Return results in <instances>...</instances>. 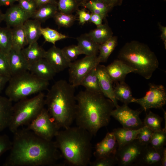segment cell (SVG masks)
Wrapping results in <instances>:
<instances>
[{"label": "cell", "mask_w": 166, "mask_h": 166, "mask_svg": "<svg viewBox=\"0 0 166 166\" xmlns=\"http://www.w3.org/2000/svg\"><path fill=\"white\" fill-rule=\"evenodd\" d=\"M10 153L3 166H52L62 157L54 141L39 136L26 128L14 133Z\"/></svg>", "instance_id": "6da1fadb"}, {"label": "cell", "mask_w": 166, "mask_h": 166, "mask_svg": "<svg viewBox=\"0 0 166 166\" xmlns=\"http://www.w3.org/2000/svg\"><path fill=\"white\" fill-rule=\"evenodd\" d=\"M77 109L74 120L77 126L95 136L101 128L109 123L111 113L115 107L113 102L101 92L85 89L76 95Z\"/></svg>", "instance_id": "7a4b0ae2"}, {"label": "cell", "mask_w": 166, "mask_h": 166, "mask_svg": "<svg viewBox=\"0 0 166 166\" xmlns=\"http://www.w3.org/2000/svg\"><path fill=\"white\" fill-rule=\"evenodd\" d=\"M92 136L83 128L70 126L59 130L54 141L66 164L72 166H86L91 162Z\"/></svg>", "instance_id": "3957f363"}, {"label": "cell", "mask_w": 166, "mask_h": 166, "mask_svg": "<svg viewBox=\"0 0 166 166\" xmlns=\"http://www.w3.org/2000/svg\"><path fill=\"white\" fill-rule=\"evenodd\" d=\"M75 88L60 80L54 83L45 96L47 109L59 129L71 126L75 120L77 105Z\"/></svg>", "instance_id": "277c9868"}, {"label": "cell", "mask_w": 166, "mask_h": 166, "mask_svg": "<svg viewBox=\"0 0 166 166\" xmlns=\"http://www.w3.org/2000/svg\"><path fill=\"white\" fill-rule=\"evenodd\" d=\"M118 58L135 69V73L146 79L151 78L159 66L154 53L147 45L136 41L126 43L120 50Z\"/></svg>", "instance_id": "5b68a950"}, {"label": "cell", "mask_w": 166, "mask_h": 166, "mask_svg": "<svg viewBox=\"0 0 166 166\" xmlns=\"http://www.w3.org/2000/svg\"><path fill=\"white\" fill-rule=\"evenodd\" d=\"M5 93L12 102H17L28 96L46 90L49 81L38 77L29 71L12 76Z\"/></svg>", "instance_id": "8992f818"}, {"label": "cell", "mask_w": 166, "mask_h": 166, "mask_svg": "<svg viewBox=\"0 0 166 166\" xmlns=\"http://www.w3.org/2000/svg\"><path fill=\"white\" fill-rule=\"evenodd\" d=\"M45 95L42 92L30 98H25L13 105L12 114L8 128L14 133L24 125H28L44 108Z\"/></svg>", "instance_id": "52a82bcc"}, {"label": "cell", "mask_w": 166, "mask_h": 166, "mask_svg": "<svg viewBox=\"0 0 166 166\" xmlns=\"http://www.w3.org/2000/svg\"><path fill=\"white\" fill-rule=\"evenodd\" d=\"M26 128L41 138L48 140H52L60 129L45 108L27 125Z\"/></svg>", "instance_id": "ba28073f"}, {"label": "cell", "mask_w": 166, "mask_h": 166, "mask_svg": "<svg viewBox=\"0 0 166 166\" xmlns=\"http://www.w3.org/2000/svg\"><path fill=\"white\" fill-rule=\"evenodd\" d=\"M100 63L97 56H85L71 62L68 67L69 83L75 87L80 85L86 75Z\"/></svg>", "instance_id": "9c48e42d"}, {"label": "cell", "mask_w": 166, "mask_h": 166, "mask_svg": "<svg viewBox=\"0 0 166 166\" xmlns=\"http://www.w3.org/2000/svg\"><path fill=\"white\" fill-rule=\"evenodd\" d=\"M145 96L140 98L134 97L132 102L139 104L145 111L150 109H160L166 103V93L164 86L149 83Z\"/></svg>", "instance_id": "30bf717a"}, {"label": "cell", "mask_w": 166, "mask_h": 166, "mask_svg": "<svg viewBox=\"0 0 166 166\" xmlns=\"http://www.w3.org/2000/svg\"><path fill=\"white\" fill-rule=\"evenodd\" d=\"M142 109L133 110L127 105H118L111 113V116L117 120L123 127L131 129H137L143 127V122L139 117Z\"/></svg>", "instance_id": "8fae6325"}, {"label": "cell", "mask_w": 166, "mask_h": 166, "mask_svg": "<svg viewBox=\"0 0 166 166\" xmlns=\"http://www.w3.org/2000/svg\"><path fill=\"white\" fill-rule=\"evenodd\" d=\"M136 139L123 147L117 148L115 155L120 166H137L145 147Z\"/></svg>", "instance_id": "7c38bea8"}, {"label": "cell", "mask_w": 166, "mask_h": 166, "mask_svg": "<svg viewBox=\"0 0 166 166\" xmlns=\"http://www.w3.org/2000/svg\"><path fill=\"white\" fill-rule=\"evenodd\" d=\"M117 148V143L113 132H109L95 145L93 155L96 159L114 157Z\"/></svg>", "instance_id": "4fadbf2b"}, {"label": "cell", "mask_w": 166, "mask_h": 166, "mask_svg": "<svg viewBox=\"0 0 166 166\" xmlns=\"http://www.w3.org/2000/svg\"><path fill=\"white\" fill-rule=\"evenodd\" d=\"M96 71L101 93L113 102L115 107H117L118 105L114 94L113 82L106 71L105 66L98 64Z\"/></svg>", "instance_id": "5bb4252c"}, {"label": "cell", "mask_w": 166, "mask_h": 166, "mask_svg": "<svg viewBox=\"0 0 166 166\" xmlns=\"http://www.w3.org/2000/svg\"><path fill=\"white\" fill-rule=\"evenodd\" d=\"M105 68L113 82L116 83L124 81L128 74L136 71L135 69L119 59L114 60Z\"/></svg>", "instance_id": "9a60e30c"}, {"label": "cell", "mask_w": 166, "mask_h": 166, "mask_svg": "<svg viewBox=\"0 0 166 166\" xmlns=\"http://www.w3.org/2000/svg\"><path fill=\"white\" fill-rule=\"evenodd\" d=\"M56 73L68 68L70 63L64 56L61 49L54 45L46 51L44 58Z\"/></svg>", "instance_id": "2e32d148"}, {"label": "cell", "mask_w": 166, "mask_h": 166, "mask_svg": "<svg viewBox=\"0 0 166 166\" xmlns=\"http://www.w3.org/2000/svg\"><path fill=\"white\" fill-rule=\"evenodd\" d=\"M31 18L30 14L26 12L18 4L12 5L4 14V20L7 26L14 27L23 25L27 20Z\"/></svg>", "instance_id": "e0dca14e"}, {"label": "cell", "mask_w": 166, "mask_h": 166, "mask_svg": "<svg viewBox=\"0 0 166 166\" xmlns=\"http://www.w3.org/2000/svg\"><path fill=\"white\" fill-rule=\"evenodd\" d=\"M7 56L11 77L29 71L30 65L21 50L12 49Z\"/></svg>", "instance_id": "ac0fdd59"}, {"label": "cell", "mask_w": 166, "mask_h": 166, "mask_svg": "<svg viewBox=\"0 0 166 166\" xmlns=\"http://www.w3.org/2000/svg\"><path fill=\"white\" fill-rule=\"evenodd\" d=\"M164 147L162 149H156L149 145H147L142 153L137 166H161Z\"/></svg>", "instance_id": "d6986e66"}, {"label": "cell", "mask_w": 166, "mask_h": 166, "mask_svg": "<svg viewBox=\"0 0 166 166\" xmlns=\"http://www.w3.org/2000/svg\"><path fill=\"white\" fill-rule=\"evenodd\" d=\"M29 71L38 78L47 81L53 79L56 73L45 58L31 64Z\"/></svg>", "instance_id": "ffe728a7"}, {"label": "cell", "mask_w": 166, "mask_h": 166, "mask_svg": "<svg viewBox=\"0 0 166 166\" xmlns=\"http://www.w3.org/2000/svg\"><path fill=\"white\" fill-rule=\"evenodd\" d=\"M142 128L135 130L123 127L114 129L112 132L117 140V148L123 147L135 139L137 135L141 131Z\"/></svg>", "instance_id": "44dd1931"}, {"label": "cell", "mask_w": 166, "mask_h": 166, "mask_svg": "<svg viewBox=\"0 0 166 166\" xmlns=\"http://www.w3.org/2000/svg\"><path fill=\"white\" fill-rule=\"evenodd\" d=\"M12 102L7 97L0 95V132L10 123L12 114Z\"/></svg>", "instance_id": "7402d4cb"}, {"label": "cell", "mask_w": 166, "mask_h": 166, "mask_svg": "<svg viewBox=\"0 0 166 166\" xmlns=\"http://www.w3.org/2000/svg\"><path fill=\"white\" fill-rule=\"evenodd\" d=\"M78 46L83 54L87 56H97L100 44L95 42L88 33L82 34L76 38Z\"/></svg>", "instance_id": "603a6c76"}, {"label": "cell", "mask_w": 166, "mask_h": 166, "mask_svg": "<svg viewBox=\"0 0 166 166\" xmlns=\"http://www.w3.org/2000/svg\"><path fill=\"white\" fill-rule=\"evenodd\" d=\"M41 23L36 19H29L23 24L28 45L37 42L42 35Z\"/></svg>", "instance_id": "cb8c5ba5"}, {"label": "cell", "mask_w": 166, "mask_h": 166, "mask_svg": "<svg viewBox=\"0 0 166 166\" xmlns=\"http://www.w3.org/2000/svg\"><path fill=\"white\" fill-rule=\"evenodd\" d=\"M21 52L30 65L44 58L46 51L40 46L37 42L28 45L27 47L23 48Z\"/></svg>", "instance_id": "d4e9b609"}, {"label": "cell", "mask_w": 166, "mask_h": 166, "mask_svg": "<svg viewBox=\"0 0 166 166\" xmlns=\"http://www.w3.org/2000/svg\"><path fill=\"white\" fill-rule=\"evenodd\" d=\"M58 11L57 4H46L39 7L31 18L41 22H44L50 18H53Z\"/></svg>", "instance_id": "484cf974"}, {"label": "cell", "mask_w": 166, "mask_h": 166, "mask_svg": "<svg viewBox=\"0 0 166 166\" xmlns=\"http://www.w3.org/2000/svg\"><path fill=\"white\" fill-rule=\"evenodd\" d=\"M96 42L101 44L113 36L112 31L107 24H102L88 33Z\"/></svg>", "instance_id": "4316f807"}, {"label": "cell", "mask_w": 166, "mask_h": 166, "mask_svg": "<svg viewBox=\"0 0 166 166\" xmlns=\"http://www.w3.org/2000/svg\"><path fill=\"white\" fill-rule=\"evenodd\" d=\"M12 34V49L21 51L28 45L23 25L13 27Z\"/></svg>", "instance_id": "83f0119b"}, {"label": "cell", "mask_w": 166, "mask_h": 166, "mask_svg": "<svg viewBox=\"0 0 166 166\" xmlns=\"http://www.w3.org/2000/svg\"><path fill=\"white\" fill-rule=\"evenodd\" d=\"M114 92L117 100L127 105L132 102L134 97L132 96L131 90L124 81L116 83L114 88Z\"/></svg>", "instance_id": "f1b7e54d"}, {"label": "cell", "mask_w": 166, "mask_h": 166, "mask_svg": "<svg viewBox=\"0 0 166 166\" xmlns=\"http://www.w3.org/2000/svg\"><path fill=\"white\" fill-rule=\"evenodd\" d=\"M117 43V38L113 36L108 40L100 44L97 57L100 63L107 61L109 57L113 51Z\"/></svg>", "instance_id": "f546056e"}, {"label": "cell", "mask_w": 166, "mask_h": 166, "mask_svg": "<svg viewBox=\"0 0 166 166\" xmlns=\"http://www.w3.org/2000/svg\"><path fill=\"white\" fill-rule=\"evenodd\" d=\"M97 67L92 69L86 75L80 85L83 86L85 89L89 91L101 92L97 74Z\"/></svg>", "instance_id": "4dcf8cb0"}, {"label": "cell", "mask_w": 166, "mask_h": 166, "mask_svg": "<svg viewBox=\"0 0 166 166\" xmlns=\"http://www.w3.org/2000/svg\"><path fill=\"white\" fill-rule=\"evenodd\" d=\"M12 48V28L0 27V51L8 54Z\"/></svg>", "instance_id": "1f68e13d"}, {"label": "cell", "mask_w": 166, "mask_h": 166, "mask_svg": "<svg viewBox=\"0 0 166 166\" xmlns=\"http://www.w3.org/2000/svg\"><path fill=\"white\" fill-rule=\"evenodd\" d=\"M81 6L88 9L91 13L100 14L105 17L111 9L104 3L96 0H89Z\"/></svg>", "instance_id": "d6a6232c"}, {"label": "cell", "mask_w": 166, "mask_h": 166, "mask_svg": "<svg viewBox=\"0 0 166 166\" xmlns=\"http://www.w3.org/2000/svg\"><path fill=\"white\" fill-rule=\"evenodd\" d=\"M163 118L158 115L150 111L147 114L144 120L143 123L153 132L161 130V124Z\"/></svg>", "instance_id": "836d02e7"}, {"label": "cell", "mask_w": 166, "mask_h": 166, "mask_svg": "<svg viewBox=\"0 0 166 166\" xmlns=\"http://www.w3.org/2000/svg\"><path fill=\"white\" fill-rule=\"evenodd\" d=\"M53 18L59 26L65 28L71 26L77 20L76 17L72 14L65 13L58 11Z\"/></svg>", "instance_id": "e575fe53"}, {"label": "cell", "mask_w": 166, "mask_h": 166, "mask_svg": "<svg viewBox=\"0 0 166 166\" xmlns=\"http://www.w3.org/2000/svg\"><path fill=\"white\" fill-rule=\"evenodd\" d=\"M41 35L44 38L45 41L51 43L54 45L57 42L69 37L49 27L42 28Z\"/></svg>", "instance_id": "d590c367"}, {"label": "cell", "mask_w": 166, "mask_h": 166, "mask_svg": "<svg viewBox=\"0 0 166 166\" xmlns=\"http://www.w3.org/2000/svg\"><path fill=\"white\" fill-rule=\"evenodd\" d=\"M166 132L161 130L153 132L149 145L156 149L162 148L166 145Z\"/></svg>", "instance_id": "8d00e7d4"}, {"label": "cell", "mask_w": 166, "mask_h": 166, "mask_svg": "<svg viewBox=\"0 0 166 166\" xmlns=\"http://www.w3.org/2000/svg\"><path fill=\"white\" fill-rule=\"evenodd\" d=\"M57 6L58 11L72 14L79 9V5L75 0H59Z\"/></svg>", "instance_id": "74e56055"}, {"label": "cell", "mask_w": 166, "mask_h": 166, "mask_svg": "<svg viewBox=\"0 0 166 166\" xmlns=\"http://www.w3.org/2000/svg\"><path fill=\"white\" fill-rule=\"evenodd\" d=\"M61 50L65 58L70 62L75 60L79 55L83 54L77 45H73L65 46Z\"/></svg>", "instance_id": "f35d334b"}, {"label": "cell", "mask_w": 166, "mask_h": 166, "mask_svg": "<svg viewBox=\"0 0 166 166\" xmlns=\"http://www.w3.org/2000/svg\"><path fill=\"white\" fill-rule=\"evenodd\" d=\"M18 4L31 18L38 7L34 0H18Z\"/></svg>", "instance_id": "ab89813d"}, {"label": "cell", "mask_w": 166, "mask_h": 166, "mask_svg": "<svg viewBox=\"0 0 166 166\" xmlns=\"http://www.w3.org/2000/svg\"><path fill=\"white\" fill-rule=\"evenodd\" d=\"M0 75L10 78L11 76L7 54L0 51Z\"/></svg>", "instance_id": "60d3db41"}, {"label": "cell", "mask_w": 166, "mask_h": 166, "mask_svg": "<svg viewBox=\"0 0 166 166\" xmlns=\"http://www.w3.org/2000/svg\"><path fill=\"white\" fill-rule=\"evenodd\" d=\"M153 132L150 129L144 126L137 135L136 139L142 144L148 145L149 144Z\"/></svg>", "instance_id": "b9f144b4"}, {"label": "cell", "mask_w": 166, "mask_h": 166, "mask_svg": "<svg viewBox=\"0 0 166 166\" xmlns=\"http://www.w3.org/2000/svg\"><path fill=\"white\" fill-rule=\"evenodd\" d=\"M117 164L115 156L96 159L90 162L89 165L91 166H113Z\"/></svg>", "instance_id": "7bdbcfd3"}, {"label": "cell", "mask_w": 166, "mask_h": 166, "mask_svg": "<svg viewBox=\"0 0 166 166\" xmlns=\"http://www.w3.org/2000/svg\"><path fill=\"white\" fill-rule=\"evenodd\" d=\"M12 144V142L7 135L0 134V157L5 152L10 150Z\"/></svg>", "instance_id": "ee69618b"}, {"label": "cell", "mask_w": 166, "mask_h": 166, "mask_svg": "<svg viewBox=\"0 0 166 166\" xmlns=\"http://www.w3.org/2000/svg\"><path fill=\"white\" fill-rule=\"evenodd\" d=\"M85 8L81 9H78L77 13L78 17L79 24L83 25L88 22H89L91 17V14L87 11Z\"/></svg>", "instance_id": "f6af8a7d"}, {"label": "cell", "mask_w": 166, "mask_h": 166, "mask_svg": "<svg viewBox=\"0 0 166 166\" xmlns=\"http://www.w3.org/2000/svg\"><path fill=\"white\" fill-rule=\"evenodd\" d=\"M91 17L89 22L98 26L102 24L103 19L105 18L103 16L96 14L91 13Z\"/></svg>", "instance_id": "bcb514c9"}, {"label": "cell", "mask_w": 166, "mask_h": 166, "mask_svg": "<svg viewBox=\"0 0 166 166\" xmlns=\"http://www.w3.org/2000/svg\"><path fill=\"white\" fill-rule=\"evenodd\" d=\"M102 2L112 9L113 7L120 5L122 0H96Z\"/></svg>", "instance_id": "7dc6e473"}, {"label": "cell", "mask_w": 166, "mask_h": 166, "mask_svg": "<svg viewBox=\"0 0 166 166\" xmlns=\"http://www.w3.org/2000/svg\"><path fill=\"white\" fill-rule=\"evenodd\" d=\"M159 28L161 32L160 38L163 41L165 48H166V27L163 26L160 24H159Z\"/></svg>", "instance_id": "c3c4849f"}, {"label": "cell", "mask_w": 166, "mask_h": 166, "mask_svg": "<svg viewBox=\"0 0 166 166\" xmlns=\"http://www.w3.org/2000/svg\"><path fill=\"white\" fill-rule=\"evenodd\" d=\"M10 79L8 77L0 75V93L8 82Z\"/></svg>", "instance_id": "681fc988"}, {"label": "cell", "mask_w": 166, "mask_h": 166, "mask_svg": "<svg viewBox=\"0 0 166 166\" xmlns=\"http://www.w3.org/2000/svg\"><path fill=\"white\" fill-rule=\"evenodd\" d=\"M38 5V7L48 3H51L57 4L56 0H34Z\"/></svg>", "instance_id": "f907efd6"}, {"label": "cell", "mask_w": 166, "mask_h": 166, "mask_svg": "<svg viewBox=\"0 0 166 166\" xmlns=\"http://www.w3.org/2000/svg\"><path fill=\"white\" fill-rule=\"evenodd\" d=\"M18 0H0V6H11Z\"/></svg>", "instance_id": "816d5d0a"}, {"label": "cell", "mask_w": 166, "mask_h": 166, "mask_svg": "<svg viewBox=\"0 0 166 166\" xmlns=\"http://www.w3.org/2000/svg\"><path fill=\"white\" fill-rule=\"evenodd\" d=\"M166 166V148L164 147L161 160V166Z\"/></svg>", "instance_id": "f5cc1de1"}, {"label": "cell", "mask_w": 166, "mask_h": 166, "mask_svg": "<svg viewBox=\"0 0 166 166\" xmlns=\"http://www.w3.org/2000/svg\"><path fill=\"white\" fill-rule=\"evenodd\" d=\"M78 4L80 6H81L82 4L86 2L89 0H75Z\"/></svg>", "instance_id": "db71d44e"}, {"label": "cell", "mask_w": 166, "mask_h": 166, "mask_svg": "<svg viewBox=\"0 0 166 166\" xmlns=\"http://www.w3.org/2000/svg\"><path fill=\"white\" fill-rule=\"evenodd\" d=\"M4 18V14L2 13L0 8V24L2 21H3Z\"/></svg>", "instance_id": "11a10c76"}, {"label": "cell", "mask_w": 166, "mask_h": 166, "mask_svg": "<svg viewBox=\"0 0 166 166\" xmlns=\"http://www.w3.org/2000/svg\"></svg>", "instance_id": "9f6ffc18"}]
</instances>
